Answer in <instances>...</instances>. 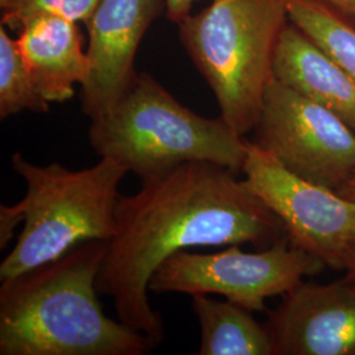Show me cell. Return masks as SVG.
<instances>
[{"mask_svg": "<svg viewBox=\"0 0 355 355\" xmlns=\"http://www.w3.org/2000/svg\"><path fill=\"white\" fill-rule=\"evenodd\" d=\"M212 162H187L142 179L140 190L119 198L98 291L114 299L117 320L164 341V321L148 299L153 274L187 248L252 243L266 249L286 229L246 180Z\"/></svg>", "mask_w": 355, "mask_h": 355, "instance_id": "cell-1", "label": "cell"}, {"mask_svg": "<svg viewBox=\"0 0 355 355\" xmlns=\"http://www.w3.org/2000/svg\"><path fill=\"white\" fill-rule=\"evenodd\" d=\"M108 242L80 243L61 258L1 280L0 355H144L157 345L105 316L98 275Z\"/></svg>", "mask_w": 355, "mask_h": 355, "instance_id": "cell-2", "label": "cell"}, {"mask_svg": "<svg viewBox=\"0 0 355 355\" xmlns=\"http://www.w3.org/2000/svg\"><path fill=\"white\" fill-rule=\"evenodd\" d=\"M91 148L141 179L187 162H212L241 173L249 141L224 119H208L178 102L148 73H137L127 92L91 120Z\"/></svg>", "mask_w": 355, "mask_h": 355, "instance_id": "cell-3", "label": "cell"}, {"mask_svg": "<svg viewBox=\"0 0 355 355\" xmlns=\"http://www.w3.org/2000/svg\"><path fill=\"white\" fill-rule=\"evenodd\" d=\"M288 23L287 0H212L178 24L182 45L212 89L220 116L242 137L261 117L275 49Z\"/></svg>", "mask_w": 355, "mask_h": 355, "instance_id": "cell-4", "label": "cell"}, {"mask_svg": "<svg viewBox=\"0 0 355 355\" xmlns=\"http://www.w3.org/2000/svg\"><path fill=\"white\" fill-rule=\"evenodd\" d=\"M12 168L26 182L19 202L24 228L0 265V280L53 262L83 242L114 237L119 184L129 173L124 166L101 158L89 168L70 170L57 162L35 165L13 153Z\"/></svg>", "mask_w": 355, "mask_h": 355, "instance_id": "cell-5", "label": "cell"}, {"mask_svg": "<svg viewBox=\"0 0 355 355\" xmlns=\"http://www.w3.org/2000/svg\"><path fill=\"white\" fill-rule=\"evenodd\" d=\"M325 265L293 246L288 237L258 252H243L240 245L212 254L178 252L153 274L149 291L216 293L252 312L266 311V300L283 296L315 277Z\"/></svg>", "mask_w": 355, "mask_h": 355, "instance_id": "cell-6", "label": "cell"}, {"mask_svg": "<svg viewBox=\"0 0 355 355\" xmlns=\"http://www.w3.org/2000/svg\"><path fill=\"white\" fill-rule=\"evenodd\" d=\"M252 142L293 174L333 190L354 175V132L275 78L267 87Z\"/></svg>", "mask_w": 355, "mask_h": 355, "instance_id": "cell-7", "label": "cell"}, {"mask_svg": "<svg viewBox=\"0 0 355 355\" xmlns=\"http://www.w3.org/2000/svg\"><path fill=\"white\" fill-rule=\"evenodd\" d=\"M242 173L254 193L278 216L291 245L325 267L343 270L346 252L355 241L354 200L293 174L252 141Z\"/></svg>", "mask_w": 355, "mask_h": 355, "instance_id": "cell-8", "label": "cell"}, {"mask_svg": "<svg viewBox=\"0 0 355 355\" xmlns=\"http://www.w3.org/2000/svg\"><path fill=\"white\" fill-rule=\"evenodd\" d=\"M161 12L164 0H102L89 17V76L80 86L89 120L110 111L133 83L137 49Z\"/></svg>", "mask_w": 355, "mask_h": 355, "instance_id": "cell-9", "label": "cell"}, {"mask_svg": "<svg viewBox=\"0 0 355 355\" xmlns=\"http://www.w3.org/2000/svg\"><path fill=\"white\" fill-rule=\"evenodd\" d=\"M268 312L275 355H355V282H302Z\"/></svg>", "mask_w": 355, "mask_h": 355, "instance_id": "cell-10", "label": "cell"}, {"mask_svg": "<svg viewBox=\"0 0 355 355\" xmlns=\"http://www.w3.org/2000/svg\"><path fill=\"white\" fill-rule=\"evenodd\" d=\"M274 78L327 108L355 133V76L291 21L275 49Z\"/></svg>", "mask_w": 355, "mask_h": 355, "instance_id": "cell-11", "label": "cell"}, {"mask_svg": "<svg viewBox=\"0 0 355 355\" xmlns=\"http://www.w3.org/2000/svg\"><path fill=\"white\" fill-rule=\"evenodd\" d=\"M16 38L40 94L49 103L76 95L89 76V57L78 23L54 15L26 20Z\"/></svg>", "mask_w": 355, "mask_h": 355, "instance_id": "cell-12", "label": "cell"}, {"mask_svg": "<svg viewBox=\"0 0 355 355\" xmlns=\"http://www.w3.org/2000/svg\"><path fill=\"white\" fill-rule=\"evenodd\" d=\"M191 306L202 329L199 354L275 355L270 330L254 318L252 311L207 295H193Z\"/></svg>", "mask_w": 355, "mask_h": 355, "instance_id": "cell-13", "label": "cell"}, {"mask_svg": "<svg viewBox=\"0 0 355 355\" xmlns=\"http://www.w3.org/2000/svg\"><path fill=\"white\" fill-rule=\"evenodd\" d=\"M292 24L355 76V28L312 0H287Z\"/></svg>", "mask_w": 355, "mask_h": 355, "instance_id": "cell-14", "label": "cell"}, {"mask_svg": "<svg viewBox=\"0 0 355 355\" xmlns=\"http://www.w3.org/2000/svg\"><path fill=\"white\" fill-rule=\"evenodd\" d=\"M49 105L38 91L16 38L0 26V119L23 111L46 114Z\"/></svg>", "mask_w": 355, "mask_h": 355, "instance_id": "cell-15", "label": "cell"}, {"mask_svg": "<svg viewBox=\"0 0 355 355\" xmlns=\"http://www.w3.org/2000/svg\"><path fill=\"white\" fill-rule=\"evenodd\" d=\"M102 0H8L1 6V26L19 31L38 15H54L87 24Z\"/></svg>", "mask_w": 355, "mask_h": 355, "instance_id": "cell-16", "label": "cell"}, {"mask_svg": "<svg viewBox=\"0 0 355 355\" xmlns=\"http://www.w3.org/2000/svg\"><path fill=\"white\" fill-rule=\"evenodd\" d=\"M24 223V212L19 203L0 205V249H4L15 236V229Z\"/></svg>", "mask_w": 355, "mask_h": 355, "instance_id": "cell-17", "label": "cell"}, {"mask_svg": "<svg viewBox=\"0 0 355 355\" xmlns=\"http://www.w3.org/2000/svg\"><path fill=\"white\" fill-rule=\"evenodd\" d=\"M324 6L329 11L343 19L345 23L355 28V0H312Z\"/></svg>", "mask_w": 355, "mask_h": 355, "instance_id": "cell-18", "label": "cell"}, {"mask_svg": "<svg viewBox=\"0 0 355 355\" xmlns=\"http://www.w3.org/2000/svg\"><path fill=\"white\" fill-rule=\"evenodd\" d=\"M195 1L196 0H164L166 17L174 24H180L190 16Z\"/></svg>", "mask_w": 355, "mask_h": 355, "instance_id": "cell-19", "label": "cell"}, {"mask_svg": "<svg viewBox=\"0 0 355 355\" xmlns=\"http://www.w3.org/2000/svg\"><path fill=\"white\" fill-rule=\"evenodd\" d=\"M343 270L346 272V277L355 282V241L350 243L343 262Z\"/></svg>", "mask_w": 355, "mask_h": 355, "instance_id": "cell-20", "label": "cell"}, {"mask_svg": "<svg viewBox=\"0 0 355 355\" xmlns=\"http://www.w3.org/2000/svg\"><path fill=\"white\" fill-rule=\"evenodd\" d=\"M338 192L343 193L345 198L350 199V200H354L355 202V173L353 177L350 178L345 184H343L341 189H338Z\"/></svg>", "mask_w": 355, "mask_h": 355, "instance_id": "cell-21", "label": "cell"}, {"mask_svg": "<svg viewBox=\"0 0 355 355\" xmlns=\"http://www.w3.org/2000/svg\"><path fill=\"white\" fill-rule=\"evenodd\" d=\"M7 1H8V0H0V7H1V6H3V4H6V3H7Z\"/></svg>", "mask_w": 355, "mask_h": 355, "instance_id": "cell-22", "label": "cell"}]
</instances>
